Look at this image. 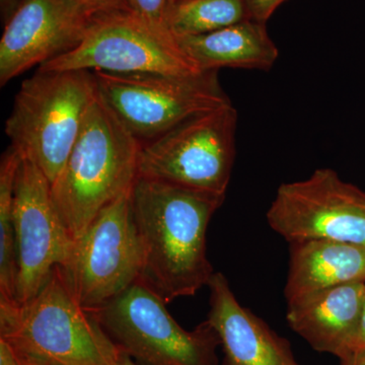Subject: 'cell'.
Instances as JSON below:
<instances>
[{"label": "cell", "instance_id": "6da1fadb", "mask_svg": "<svg viewBox=\"0 0 365 365\" xmlns=\"http://www.w3.org/2000/svg\"><path fill=\"white\" fill-rule=\"evenodd\" d=\"M225 196L137 178L130 202L145 281L167 302L193 297L215 274L207 257L209 222Z\"/></svg>", "mask_w": 365, "mask_h": 365}, {"label": "cell", "instance_id": "7a4b0ae2", "mask_svg": "<svg viewBox=\"0 0 365 365\" xmlns=\"http://www.w3.org/2000/svg\"><path fill=\"white\" fill-rule=\"evenodd\" d=\"M140 148L98 95L63 169L51 184L53 201L73 239L106 206L131 191L138 178Z\"/></svg>", "mask_w": 365, "mask_h": 365}, {"label": "cell", "instance_id": "3957f363", "mask_svg": "<svg viewBox=\"0 0 365 365\" xmlns=\"http://www.w3.org/2000/svg\"><path fill=\"white\" fill-rule=\"evenodd\" d=\"M0 338L55 365H118L121 350L56 267L28 302H0Z\"/></svg>", "mask_w": 365, "mask_h": 365}, {"label": "cell", "instance_id": "277c9868", "mask_svg": "<svg viewBox=\"0 0 365 365\" xmlns=\"http://www.w3.org/2000/svg\"><path fill=\"white\" fill-rule=\"evenodd\" d=\"M97 98L93 71L38 69L21 83L6 119L11 146L32 160L52 184Z\"/></svg>", "mask_w": 365, "mask_h": 365}, {"label": "cell", "instance_id": "5b68a950", "mask_svg": "<svg viewBox=\"0 0 365 365\" xmlns=\"http://www.w3.org/2000/svg\"><path fill=\"white\" fill-rule=\"evenodd\" d=\"M167 304L140 277L91 312L120 350L145 365H218L220 340L207 319L185 330Z\"/></svg>", "mask_w": 365, "mask_h": 365}, {"label": "cell", "instance_id": "8992f818", "mask_svg": "<svg viewBox=\"0 0 365 365\" xmlns=\"http://www.w3.org/2000/svg\"><path fill=\"white\" fill-rule=\"evenodd\" d=\"M93 72L98 97L141 145L190 118L232 103L217 71L194 76Z\"/></svg>", "mask_w": 365, "mask_h": 365}, {"label": "cell", "instance_id": "52a82bcc", "mask_svg": "<svg viewBox=\"0 0 365 365\" xmlns=\"http://www.w3.org/2000/svg\"><path fill=\"white\" fill-rule=\"evenodd\" d=\"M237 125L232 103L190 118L141 145L138 177L225 196L234 169Z\"/></svg>", "mask_w": 365, "mask_h": 365}, {"label": "cell", "instance_id": "ba28073f", "mask_svg": "<svg viewBox=\"0 0 365 365\" xmlns=\"http://www.w3.org/2000/svg\"><path fill=\"white\" fill-rule=\"evenodd\" d=\"M130 192L106 206L76 237L59 267L72 294L88 311L107 304L141 277L143 247Z\"/></svg>", "mask_w": 365, "mask_h": 365}, {"label": "cell", "instance_id": "9c48e42d", "mask_svg": "<svg viewBox=\"0 0 365 365\" xmlns=\"http://www.w3.org/2000/svg\"><path fill=\"white\" fill-rule=\"evenodd\" d=\"M38 69L170 76L204 72L190 61L172 35L148 25L131 11L98 14L78 47Z\"/></svg>", "mask_w": 365, "mask_h": 365}, {"label": "cell", "instance_id": "30bf717a", "mask_svg": "<svg viewBox=\"0 0 365 365\" xmlns=\"http://www.w3.org/2000/svg\"><path fill=\"white\" fill-rule=\"evenodd\" d=\"M266 217L288 244L331 240L365 246V192L332 169L280 185Z\"/></svg>", "mask_w": 365, "mask_h": 365}, {"label": "cell", "instance_id": "8fae6325", "mask_svg": "<svg viewBox=\"0 0 365 365\" xmlns=\"http://www.w3.org/2000/svg\"><path fill=\"white\" fill-rule=\"evenodd\" d=\"M14 222L16 299L23 304L39 292L55 268L66 263L74 241L53 201L51 182L23 155L14 185Z\"/></svg>", "mask_w": 365, "mask_h": 365}, {"label": "cell", "instance_id": "7c38bea8", "mask_svg": "<svg viewBox=\"0 0 365 365\" xmlns=\"http://www.w3.org/2000/svg\"><path fill=\"white\" fill-rule=\"evenodd\" d=\"M97 16L73 0H21L0 40V86L78 47Z\"/></svg>", "mask_w": 365, "mask_h": 365}, {"label": "cell", "instance_id": "4fadbf2b", "mask_svg": "<svg viewBox=\"0 0 365 365\" xmlns=\"http://www.w3.org/2000/svg\"><path fill=\"white\" fill-rule=\"evenodd\" d=\"M207 287L210 309L206 319L220 337L222 365H302L289 341L240 304L222 273L215 272Z\"/></svg>", "mask_w": 365, "mask_h": 365}, {"label": "cell", "instance_id": "5bb4252c", "mask_svg": "<svg viewBox=\"0 0 365 365\" xmlns=\"http://www.w3.org/2000/svg\"><path fill=\"white\" fill-rule=\"evenodd\" d=\"M364 297L365 282H352L290 300L288 326L316 351L341 359L349 353Z\"/></svg>", "mask_w": 365, "mask_h": 365}, {"label": "cell", "instance_id": "9a60e30c", "mask_svg": "<svg viewBox=\"0 0 365 365\" xmlns=\"http://www.w3.org/2000/svg\"><path fill=\"white\" fill-rule=\"evenodd\" d=\"M352 282H365V246L331 240L290 242L287 302Z\"/></svg>", "mask_w": 365, "mask_h": 365}, {"label": "cell", "instance_id": "2e32d148", "mask_svg": "<svg viewBox=\"0 0 365 365\" xmlns=\"http://www.w3.org/2000/svg\"><path fill=\"white\" fill-rule=\"evenodd\" d=\"M175 40L201 71H218L223 67L270 71L279 55L266 24L254 20L241 21L206 35Z\"/></svg>", "mask_w": 365, "mask_h": 365}, {"label": "cell", "instance_id": "e0dca14e", "mask_svg": "<svg viewBox=\"0 0 365 365\" xmlns=\"http://www.w3.org/2000/svg\"><path fill=\"white\" fill-rule=\"evenodd\" d=\"M247 20L245 0H176L168 31L174 38L206 35Z\"/></svg>", "mask_w": 365, "mask_h": 365}, {"label": "cell", "instance_id": "ac0fdd59", "mask_svg": "<svg viewBox=\"0 0 365 365\" xmlns=\"http://www.w3.org/2000/svg\"><path fill=\"white\" fill-rule=\"evenodd\" d=\"M21 155L9 146L0 160V302H16V234L14 222V185Z\"/></svg>", "mask_w": 365, "mask_h": 365}, {"label": "cell", "instance_id": "d6986e66", "mask_svg": "<svg viewBox=\"0 0 365 365\" xmlns=\"http://www.w3.org/2000/svg\"><path fill=\"white\" fill-rule=\"evenodd\" d=\"M132 13L160 32L170 34L168 21L176 0H125Z\"/></svg>", "mask_w": 365, "mask_h": 365}, {"label": "cell", "instance_id": "ffe728a7", "mask_svg": "<svg viewBox=\"0 0 365 365\" xmlns=\"http://www.w3.org/2000/svg\"><path fill=\"white\" fill-rule=\"evenodd\" d=\"M252 20L266 24L285 0H245Z\"/></svg>", "mask_w": 365, "mask_h": 365}, {"label": "cell", "instance_id": "44dd1931", "mask_svg": "<svg viewBox=\"0 0 365 365\" xmlns=\"http://www.w3.org/2000/svg\"><path fill=\"white\" fill-rule=\"evenodd\" d=\"M93 14L112 13L117 11H130L125 0H73Z\"/></svg>", "mask_w": 365, "mask_h": 365}, {"label": "cell", "instance_id": "7402d4cb", "mask_svg": "<svg viewBox=\"0 0 365 365\" xmlns=\"http://www.w3.org/2000/svg\"><path fill=\"white\" fill-rule=\"evenodd\" d=\"M359 350L365 351V297L361 313H360L359 323H357L356 329H355V332L353 334L351 342H350L349 346V353L359 351ZM349 353H348V354H349Z\"/></svg>", "mask_w": 365, "mask_h": 365}, {"label": "cell", "instance_id": "603a6c76", "mask_svg": "<svg viewBox=\"0 0 365 365\" xmlns=\"http://www.w3.org/2000/svg\"><path fill=\"white\" fill-rule=\"evenodd\" d=\"M340 365H365V351L350 352L340 359Z\"/></svg>", "mask_w": 365, "mask_h": 365}, {"label": "cell", "instance_id": "cb8c5ba5", "mask_svg": "<svg viewBox=\"0 0 365 365\" xmlns=\"http://www.w3.org/2000/svg\"><path fill=\"white\" fill-rule=\"evenodd\" d=\"M16 353H18L19 360H20V365H55L50 364V362L43 361V360L34 359V357L28 356V355L23 354L21 352L16 351Z\"/></svg>", "mask_w": 365, "mask_h": 365}, {"label": "cell", "instance_id": "d4e9b609", "mask_svg": "<svg viewBox=\"0 0 365 365\" xmlns=\"http://www.w3.org/2000/svg\"><path fill=\"white\" fill-rule=\"evenodd\" d=\"M1 1L2 13L6 16V21L9 18L21 0H0Z\"/></svg>", "mask_w": 365, "mask_h": 365}, {"label": "cell", "instance_id": "484cf974", "mask_svg": "<svg viewBox=\"0 0 365 365\" xmlns=\"http://www.w3.org/2000/svg\"><path fill=\"white\" fill-rule=\"evenodd\" d=\"M122 351V350H121ZM118 365H137L135 362L133 361V359H131L130 356L122 351L121 357H120L119 364Z\"/></svg>", "mask_w": 365, "mask_h": 365}]
</instances>
